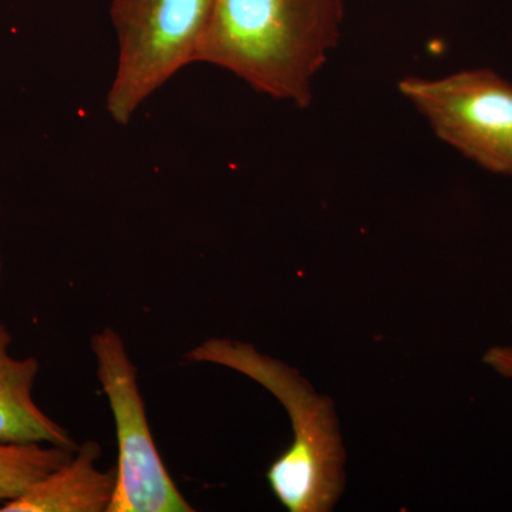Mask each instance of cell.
<instances>
[{"instance_id":"cell-1","label":"cell","mask_w":512,"mask_h":512,"mask_svg":"<svg viewBox=\"0 0 512 512\" xmlns=\"http://www.w3.org/2000/svg\"><path fill=\"white\" fill-rule=\"evenodd\" d=\"M343 0H215L198 62L298 107L338 46Z\"/></svg>"},{"instance_id":"cell-2","label":"cell","mask_w":512,"mask_h":512,"mask_svg":"<svg viewBox=\"0 0 512 512\" xmlns=\"http://www.w3.org/2000/svg\"><path fill=\"white\" fill-rule=\"evenodd\" d=\"M184 359L235 370L274 394L291 420L293 440L266 471L269 487L288 511H332L345 485V448L328 397L298 370L237 340H204Z\"/></svg>"},{"instance_id":"cell-3","label":"cell","mask_w":512,"mask_h":512,"mask_svg":"<svg viewBox=\"0 0 512 512\" xmlns=\"http://www.w3.org/2000/svg\"><path fill=\"white\" fill-rule=\"evenodd\" d=\"M215 0H113L110 19L119 42L106 109L127 126L175 74L200 59Z\"/></svg>"},{"instance_id":"cell-4","label":"cell","mask_w":512,"mask_h":512,"mask_svg":"<svg viewBox=\"0 0 512 512\" xmlns=\"http://www.w3.org/2000/svg\"><path fill=\"white\" fill-rule=\"evenodd\" d=\"M101 389L116 426L117 487L109 512H192L164 466L148 424L146 404L126 343L106 326L90 338Z\"/></svg>"},{"instance_id":"cell-5","label":"cell","mask_w":512,"mask_h":512,"mask_svg":"<svg viewBox=\"0 0 512 512\" xmlns=\"http://www.w3.org/2000/svg\"><path fill=\"white\" fill-rule=\"evenodd\" d=\"M404 99L448 146L484 170L512 177V83L490 69L440 79L409 76Z\"/></svg>"},{"instance_id":"cell-6","label":"cell","mask_w":512,"mask_h":512,"mask_svg":"<svg viewBox=\"0 0 512 512\" xmlns=\"http://www.w3.org/2000/svg\"><path fill=\"white\" fill-rule=\"evenodd\" d=\"M101 454L97 441H83L66 463L20 497L0 504V512H109L116 494L117 468L100 470Z\"/></svg>"},{"instance_id":"cell-7","label":"cell","mask_w":512,"mask_h":512,"mask_svg":"<svg viewBox=\"0 0 512 512\" xmlns=\"http://www.w3.org/2000/svg\"><path fill=\"white\" fill-rule=\"evenodd\" d=\"M12 342L8 328L0 323V441L52 444L76 450L79 443L63 426L50 419L33 397L39 360L13 356Z\"/></svg>"},{"instance_id":"cell-8","label":"cell","mask_w":512,"mask_h":512,"mask_svg":"<svg viewBox=\"0 0 512 512\" xmlns=\"http://www.w3.org/2000/svg\"><path fill=\"white\" fill-rule=\"evenodd\" d=\"M74 451L52 444L0 441V504L20 497L37 481L66 463Z\"/></svg>"},{"instance_id":"cell-9","label":"cell","mask_w":512,"mask_h":512,"mask_svg":"<svg viewBox=\"0 0 512 512\" xmlns=\"http://www.w3.org/2000/svg\"><path fill=\"white\" fill-rule=\"evenodd\" d=\"M483 360L495 373L512 380V346H493L485 352Z\"/></svg>"},{"instance_id":"cell-10","label":"cell","mask_w":512,"mask_h":512,"mask_svg":"<svg viewBox=\"0 0 512 512\" xmlns=\"http://www.w3.org/2000/svg\"><path fill=\"white\" fill-rule=\"evenodd\" d=\"M0 281H2V255H0Z\"/></svg>"}]
</instances>
